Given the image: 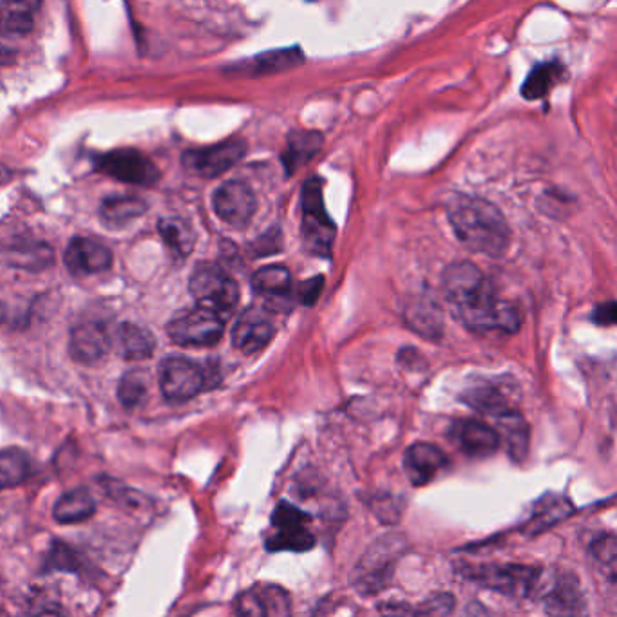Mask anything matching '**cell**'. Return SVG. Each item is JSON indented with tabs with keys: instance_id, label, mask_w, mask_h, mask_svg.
Listing matches in <instances>:
<instances>
[{
	"instance_id": "9a60e30c",
	"label": "cell",
	"mask_w": 617,
	"mask_h": 617,
	"mask_svg": "<svg viewBox=\"0 0 617 617\" xmlns=\"http://www.w3.org/2000/svg\"><path fill=\"white\" fill-rule=\"evenodd\" d=\"M111 352V337L104 324L87 321L71 332L69 353L80 364H98Z\"/></svg>"
},
{
	"instance_id": "8fae6325",
	"label": "cell",
	"mask_w": 617,
	"mask_h": 617,
	"mask_svg": "<svg viewBox=\"0 0 617 617\" xmlns=\"http://www.w3.org/2000/svg\"><path fill=\"white\" fill-rule=\"evenodd\" d=\"M98 169L114 180L133 185H154L160 180V171L154 163L133 149H118L104 154L98 160Z\"/></svg>"
},
{
	"instance_id": "4dcf8cb0",
	"label": "cell",
	"mask_w": 617,
	"mask_h": 617,
	"mask_svg": "<svg viewBox=\"0 0 617 617\" xmlns=\"http://www.w3.org/2000/svg\"><path fill=\"white\" fill-rule=\"evenodd\" d=\"M10 263L20 268L37 270L53 263V252L42 243H19L10 248Z\"/></svg>"
},
{
	"instance_id": "2e32d148",
	"label": "cell",
	"mask_w": 617,
	"mask_h": 617,
	"mask_svg": "<svg viewBox=\"0 0 617 617\" xmlns=\"http://www.w3.org/2000/svg\"><path fill=\"white\" fill-rule=\"evenodd\" d=\"M64 261L73 276H91L111 266L113 252L95 239L76 238L69 243Z\"/></svg>"
},
{
	"instance_id": "ab89813d",
	"label": "cell",
	"mask_w": 617,
	"mask_h": 617,
	"mask_svg": "<svg viewBox=\"0 0 617 617\" xmlns=\"http://www.w3.org/2000/svg\"><path fill=\"white\" fill-rule=\"evenodd\" d=\"M455 607V599L449 594H440L437 598L429 599L428 612L429 614H437V616H446Z\"/></svg>"
},
{
	"instance_id": "1f68e13d",
	"label": "cell",
	"mask_w": 617,
	"mask_h": 617,
	"mask_svg": "<svg viewBox=\"0 0 617 617\" xmlns=\"http://www.w3.org/2000/svg\"><path fill=\"white\" fill-rule=\"evenodd\" d=\"M147 397V375L143 371H129L118 386V399L125 408H136Z\"/></svg>"
},
{
	"instance_id": "d6a6232c",
	"label": "cell",
	"mask_w": 617,
	"mask_h": 617,
	"mask_svg": "<svg viewBox=\"0 0 617 617\" xmlns=\"http://www.w3.org/2000/svg\"><path fill=\"white\" fill-rule=\"evenodd\" d=\"M266 608V617H290L292 601L285 589L277 585H266L257 589Z\"/></svg>"
},
{
	"instance_id": "603a6c76",
	"label": "cell",
	"mask_w": 617,
	"mask_h": 617,
	"mask_svg": "<svg viewBox=\"0 0 617 617\" xmlns=\"http://www.w3.org/2000/svg\"><path fill=\"white\" fill-rule=\"evenodd\" d=\"M572 505L561 496H547L540 504L536 505L529 522L525 523L523 531L529 536H538L542 532L549 531L552 525L563 522L572 513Z\"/></svg>"
},
{
	"instance_id": "d4e9b609",
	"label": "cell",
	"mask_w": 617,
	"mask_h": 617,
	"mask_svg": "<svg viewBox=\"0 0 617 617\" xmlns=\"http://www.w3.org/2000/svg\"><path fill=\"white\" fill-rule=\"evenodd\" d=\"M462 400L469 408L476 409L485 415H494V417H504L507 413L514 411L504 390L496 388L493 384H482V386L469 388L462 395Z\"/></svg>"
},
{
	"instance_id": "4fadbf2b",
	"label": "cell",
	"mask_w": 617,
	"mask_h": 617,
	"mask_svg": "<svg viewBox=\"0 0 617 617\" xmlns=\"http://www.w3.org/2000/svg\"><path fill=\"white\" fill-rule=\"evenodd\" d=\"M543 608L551 617H583L587 612L578 576L561 570L543 594Z\"/></svg>"
},
{
	"instance_id": "7c38bea8",
	"label": "cell",
	"mask_w": 617,
	"mask_h": 617,
	"mask_svg": "<svg viewBox=\"0 0 617 617\" xmlns=\"http://www.w3.org/2000/svg\"><path fill=\"white\" fill-rule=\"evenodd\" d=\"M214 210L230 227H247L256 212V196L247 183L227 181L214 192Z\"/></svg>"
},
{
	"instance_id": "ba28073f",
	"label": "cell",
	"mask_w": 617,
	"mask_h": 617,
	"mask_svg": "<svg viewBox=\"0 0 617 617\" xmlns=\"http://www.w3.org/2000/svg\"><path fill=\"white\" fill-rule=\"evenodd\" d=\"M169 337L181 346H214L225 332V321L205 308L174 315L167 326Z\"/></svg>"
},
{
	"instance_id": "e0dca14e",
	"label": "cell",
	"mask_w": 617,
	"mask_h": 617,
	"mask_svg": "<svg viewBox=\"0 0 617 617\" xmlns=\"http://www.w3.org/2000/svg\"><path fill=\"white\" fill-rule=\"evenodd\" d=\"M447 467V456L440 447L418 442L408 447L404 455V471L415 487H424Z\"/></svg>"
},
{
	"instance_id": "d590c367",
	"label": "cell",
	"mask_w": 617,
	"mask_h": 617,
	"mask_svg": "<svg viewBox=\"0 0 617 617\" xmlns=\"http://www.w3.org/2000/svg\"><path fill=\"white\" fill-rule=\"evenodd\" d=\"M592 556L603 567H608V569L612 570V574H614L617 558L616 538L612 534H608V536H603L598 542H594V545H592Z\"/></svg>"
},
{
	"instance_id": "cb8c5ba5",
	"label": "cell",
	"mask_w": 617,
	"mask_h": 617,
	"mask_svg": "<svg viewBox=\"0 0 617 617\" xmlns=\"http://www.w3.org/2000/svg\"><path fill=\"white\" fill-rule=\"evenodd\" d=\"M500 442H505L507 453L513 458L514 462H523L529 453V442H531V429L527 426L525 418L518 411H511L504 417H500Z\"/></svg>"
},
{
	"instance_id": "ee69618b",
	"label": "cell",
	"mask_w": 617,
	"mask_h": 617,
	"mask_svg": "<svg viewBox=\"0 0 617 617\" xmlns=\"http://www.w3.org/2000/svg\"><path fill=\"white\" fill-rule=\"evenodd\" d=\"M0 181H2V169H0Z\"/></svg>"
},
{
	"instance_id": "5b68a950",
	"label": "cell",
	"mask_w": 617,
	"mask_h": 617,
	"mask_svg": "<svg viewBox=\"0 0 617 617\" xmlns=\"http://www.w3.org/2000/svg\"><path fill=\"white\" fill-rule=\"evenodd\" d=\"M301 201H303L304 245L315 256H330L335 238V225L324 209L323 181L319 178L306 181Z\"/></svg>"
},
{
	"instance_id": "3957f363",
	"label": "cell",
	"mask_w": 617,
	"mask_h": 617,
	"mask_svg": "<svg viewBox=\"0 0 617 617\" xmlns=\"http://www.w3.org/2000/svg\"><path fill=\"white\" fill-rule=\"evenodd\" d=\"M408 549L399 534H384L362 554L352 574V587L362 596H375L388 587L395 565Z\"/></svg>"
},
{
	"instance_id": "44dd1931",
	"label": "cell",
	"mask_w": 617,
	"mask_h": 617,
	"mask_svg": "<svg viewBox=\"0 0 617 617\" xmlns=\"http://www.w3.org/2000/svg\"><path fill=\"white\" fill-rule=\"evenodd\" d=\"M38 4L4 2L0 4V37L20 38L31 33Z\"/></svg>"
},
{
	"instance_id": "7a4b0ae2",
	"label": "cell",
	"mask_w": 617,
	"mask_h": 617,
	"mask_svg": "<svg viewBox=\"0 0 617 617\" xmlns=\"http://www.w3.org/2000/svg\"><path fill=\"white\" fill-rule=\"evenodd\" d=\"M447 218L469 250L491 257H502L509 250L511 228L491 201L458 194L447 203Z\"/></svg>"
},
{
	"instance_id": "4316f807",
	"label": "cell",
	"mask_w": 617,
	"mask_h": 617,
	"mask_svg": "<svg viewBox=\"0 0 617 617\" xmlns=\"http://www.w3.org/2000/svg\"><path fill=\"white\" fill-rule=\"evenodd\" d=\"M118 341H120L122 355L129 361H143V359L151 357L154 346H156L154 335L149 330L133 323H125L120 326Z\"/></svg>"
},
{
	"instance_id": "836d02e7",
	"label": "cell",
	"mask_w": 617,
	"mask_h": 617,
	"mask_svg": "<svg viewBox=\"0 0 617 617\" xmlns=\"http://www.w3.org/2000/svg\"><path fill=\"white\" fill-rule=\"evenodd\" d=\"M301 49H283L276 53H266L263 57H257L254 60V66H259V73H274V71H285L290 67L297 66L301 62Z\"/></svg>"
},
{
	"instance_id": "52a82bcc",
	"label": "cell",
	"mask_w": 617,
	"mask_h": 617,
	"mask_svg": "<svg viewBox=\"0 0 617 617\" xmlns=\"http://www.w3.org/2000/svg\"><path fill=\"white\" fill-rule=\"evenodd\" d=\"M312 516L290 502H281L272 514L274 536L266 540L270 552H308L315 547V536L308 529Z\"/></svg>"
},
{
	"instance_id": "30bf717a",
	"label": "cell",
	"mask_w": 617,
	"mask_h": 617,
	"mask_svg": "<svg viewBox=\"0 0 617 617\" xmlns=\"http://www.w3.org/2000/svg\"><path fill=\"white\" fill-rule=\"evenodd\" d=\"M160 386L169 402H187L205 388V373L196 362L171 357L162 364Z\"/></svg>"
},
{
	"instance_id": "6da1fadb",
	"label": "cell",
	"mask_w": 617,
	"mask_h": 617,
	"mask_svg": "<svg viewBox=\"0 0 617 617\" xmlns=\"http://www.w3.org/2000/svg\"><path fill=\"white\" fill-rule=\"evenodd\" d=\"M447 303L456 317L476 333H516L520 314L513 304L502 301L484 272L473 263H453L442 276Z\"/></svg>"
},
{
	"instance_id": "7bdbcfd3",
	"label": "cell",
	"mask_w": 617,
	"mask_h": 617,
	"mask_svg": "<svg viewBox=\"0 0 617 617\" xmlns=\"http://www.w3.org/2000/svg\"><path fill=\"white\" fill-rule=\"evenodd\" d=\"M2 58H4V53H0V64H2Z\"/></svg>"
},
{
	"instance_id": "d6986e66",
	"label": "cell",
	"mask_w": 617,
	"mask_h": 617,
	"mask_svg": "<svg viewBox=\"0 0 617 617\" xmlns=\"http://www.w3.org/2000/svg\"><path fill=\"white\" fill-rule=\"evenodd\" d=\"M252 288L266 301V310L276 303H283L292 292L290 270L281 265L263 266L252 277Z\"/></svg>"
},
{
	"instance_id": "484cf974",
	"label": "cell",
	"mask_w": 617,
	"mask_h": 617,
	"mask_svg": "<svg viewBox=\"0 0 617 617\" xmlns=\"http://www.w3.org/2000/svg\"><path fill=\"white\" fill-rule=\"evenodd\" d=\"M33 473L31 456L20 447L0 451V491L24 484Z\"/></svg>"
},
{
	"instance_id": "60d3db41",
	"label": "cell",
	"mask_w": 617,
	"mask_h": 617,
	"mask_svg": "<svg viewBox=\"0 0 617 617\" xmlns=\"http://www.w3.org/2000/svg\"><path fill=\"white\" fill-rule=\"evenodd\" d=\"M592 319L598 324H603V326L614 323L616 321V304H599L596 312L592 315Z\"/></svg>"
},
{
	"instance_id": "7402d4cb",
	"label": "cell",
	"mask_w": 617,
	"mask_h": 617,
	"mask_svg": "<svg viewBox=\"0 0 617 617\" xmlns=\"http://www.w3.org/2000/svg\"><path fill=\"white\" fill-rule=\"evenodd\" d=\"M323 147V134L317 131H294L288 136L283 165L288 174H294L304 163L310 162L319 149Z\"/></svg>"
},
{
	"instance_id": "74e56055",
	"label": "cell",
	"mask_w": 617,
	"mask_h": 617,
	"mask_svg": "<svg viewBox=\"0 0 617 617\" xmlns=\"http://www.w3.org/2000/svg\"><path fill=\"white\" fill-rule=\"evenodd\" d=\"M111 496L116 498V502H120V504L127 505L129 509H133V511H138L140 507L145 505V500L147 498H140V500H134L136 496H140V494L136 493V491H131V489H127V487H122V485L114 484L113 489H111Z\"/></svg>"
},
{
	"instance_id": "8992f818",
	"label": "cell",
	"mask_w": 617,
	"mask_h": 617,
	"mask_svg": "<svg viewBox=\"0 0 617 617\" xmlns=\"http://www.w3.org/2000/svg\"><path fill=\"white\" fill-rule=\"evenodd\" d=\"M482 589L511 598H527L540 583V570L529 565H480L462 572Z\"/></svg>"
},
{
	"instance_id": "277c9868",
	"label": "cell",
	"mask_w": 617,
	"mask_h": 617,
	"mask_svg": "<svg viewBox=\"0 0 617 617\" xmlns=\"http://www.w3.org/2000/svg\"><path fill=\"white\" fill-rule=\"evenodd\" d=\"M189 288L200 308L218 315L223 321L232 315L239 301L238 283L212 263L196 266Z\"/></svg>"
},
{
	"instance_id": "f1b7e54d",
	"label": "cell",
	"mask_w": 617,
	"mask_h": 617,
	"mask_svg": "<svg viewBox=\"0 0 617 617\" xmlns=\"http://www.w3.org/2000/svg\"><path fill=\"white\" fill-rule=\"evenodd\" d=\"M563 67L560 62H547L534 67L531 75L523 82L522 95L527 100H540L551 91V87L560 80Z\"/></svg>"
},
{
	"instance_id": "8d00e7d4",
	"label": "cell",
	"mask_w": 617,
	"mask_h": 617,
	"mask_svg": "<svg viewBox=\"0 0 617 617\" xmlns=\"http://www.w3.org/2000/svg\"><path fill=\"white\" fill-rule=\"evenodd\" d=\"M380 616L382 617H417V610L411 607L406 601H386L379 605Z\"/></svg>"
},
{
	"instance_id": "83f0119b",
	"label": "cell",
	"mask_w": 617,
	"mask_h": 617,
	"mask_svg": "<svg viewBox=\"0 0 617 617\" xmlns=\"http://www.w3.org/2000/svg\"><path fill=\"white\" fill-rule=\"evenodd\" d=\"M147 210V205L140 198L133 196H113L102 203V219L105 223L118 227L133 219L140 218Z\"/></svg>"
},
{
	"instance_id": "e575fe53",
	"label": "cell",
	"mask_w": 617,
	"mask_h": 617,
	"mask_svg": "<svg viewBox=\"0 0 617 617\" xmlns=\"http://www.w3.org/2000/svg\"><path fill=\"white\" fill-rule=\"evenodd\" d=\"M236 617H266V608L257 589L243 592L236 601Z\"/></svg>"
},
{
	"instance_id": "ac0fdd59",
	"label": "cell",
	"mask_w": 617,
	"mask_h": 617,
	"mask_svg": "<svg viewBox=\"0 0 617 617\" xmlns=\"http://www.w3.org/2000/svg\"><path fill=\"white\" fill-rule=\"evenodd\" d=\"M453 438H455L456 446L460 447V451L471 458L493 456L502 446L498 431L480 420L456 422L453 428Z\"/></svg>"
},
{
	"instance_id": "f546056e",
	"label": "cell",
	"mask_w": 617,
	"mask_h": 617,
	"mask_svg": "<svg viewBox=\"0 0 617 617\" xmlns=\"http://www.w3.org/2000/svg\"><path fill=\"white\" fill-rule=\"evenodd\" d=\"M160 234L169 245L172 252L178 257H187L194 248V230L187 221L178 218L162 219L160 221Z\"/></svg>"
},
{
	"instance_id": "9c48e42d",
	"label": "cell",
	"mask_w": 617,
	"mask_h": 617,
	"mask_svg": "<svg viewBox=\"0 0 617 617\" xmlns=\"http://www.w3.org/2000/svg\"><path fill=\"white\" fill-rule=\"evenodd\" d=\"M247 152L243 140H228L207 149H192L183 154V165L187 171L201 178H218L230 171Z\"/></svg>"
},
{
	"instance_id": "f35d334b",
	"label": "cell",
	"mask_w": 617,
	"mask_h": 617,
	"mask_svg": "<svg viewBox=\"0 0 617 617\" xmlns=\"http://www.w3.org/2000/svg\"><path fill=\"white\" fill-rule=\"evenodd\" d=\"M323 286V277H315V279H310V281L303 283V285H301V290H299L301 301H303L306 306H312V304H315V301L319 299V295L323 292Z\"/></svg>"
},
{
	"instance_id": "b9f144b4",
	"label": "cell",
	"mask_w": 617,
	"mask_h": 617,
	"mask_svg": "<svg viewBox=\"0 0 617 617\" xmlns=\"http://www.w3.org/2000/svg\"><path fill=\"white\" fill-rule=\"evenodd\" d=\"M29 617H67L66 612L62 610V607L48 603V605H42V607L35 608Z\"/></svg>"
},
{
	"instance_id": "ffe728a7",
	"label": "cell",
	"mask_w": 617,
	"mask_h": 617,
	"mask_svg": "<svg viewBox=\"0 0 617 617\" xmlns=\"http://www.w3.org/2000/svg\"><path fill=\"white\" fill-rule=\"evenodd\" d=\"M95 513V498L84 487L62 494L53 507V518L62 525L86 522Z\"/></svg>"
},
{
	"instance_id": "5bb4252c",
	"label": "cell",
	"mask_w": 617,
	"mask_h": 617,
	"mask_svg": "<svg viewBox=\"0 0 617 617\" xmlns=\"http://www.w3.org/2000/svg\"><path fill=\"white\" fill-rule=\"evenodd\" d=\"M276 326L270 312L261 306H250L239 315L238 323L232 330V342L239 352H261L268 342L274 339Z\"/></svg>"
}]
</instances>
